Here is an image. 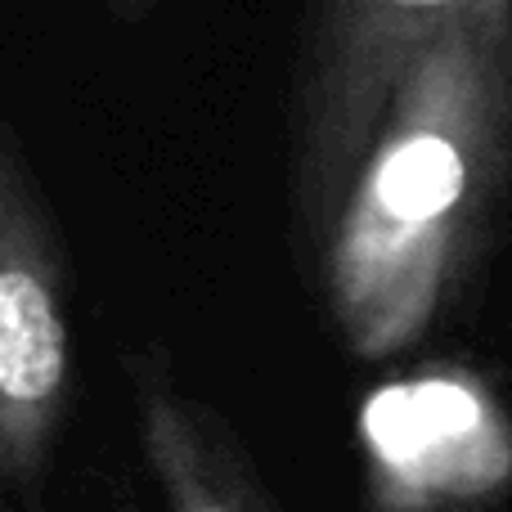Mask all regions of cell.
<instances>
[{
    "mask_svg": "<svg viewBox=\"0 0 512 512\" xmlns=\"http://www.w3.org/2000/svg\"><path fill=\"white\" fill-rule=\"evenodd\" d=\"M512 198V0L445 27L396 86L301 274L328 337L382 364L423 346L481 274Z\"/></svg>",
    "mask_w": 512,
    "mask_h": 512,
    "instance_id": "1",
    "label": "cell"
},
{
    "mask_svg": "<svg viewBox=\"0 0 512 512\" xmlns=\"http://www.w3.org/2000/svg\"><path fill=\"white\" fill-rule=\"evenodd\" d=\"M499 0H297L283 108V221L297 279L324 248L351 176L423 50Z\"/></svg>",
    "mask_w": 512,
    "mask_h": 512,
    "instance_id": "2",
    "label": "cell"
},
{
    "mask_svg": "<svg viewBox=\"0 0 512 512\" xmlns=\"http://www.w3.org/2000/svg\"><path fill=\"white\" fill-rule=\"evenodd\" d=\"M77 270L18 131L0 117V508L41 512L77 400Z\"/></svg>",
    "mask_w": 512,
    "mask_h": 512,
    "instance_id": "3",
    "label": "cell"
},
{
    "mask_svg": "<svg viewBox=\"0 0 512 512\" xmlns=\"http://www.w3.org/2000/svg\"><path fill=\"white\" fill-rule=\"evenodd\" d=\"M364 445L382 512L463 508L512 477L508 418L468 373L382 387L364 405Z\"/></svg>",
    "mask_w": 512,
    "mask_h": 512,
    "instance_id": "4",
    "label": "cell"
},
{
    "mask_svg": "<svg viewBox=\"0 0 512 512\" xmlns=\"http://www.w3.org/2000/svg\"><path fill=\"white\" fill-rule=\"evenodd\" d=\"M122 378L135 450L162 512H283L243 432L189 387L167 346H131Z\"/></svg>",
    "mask_w": 512,
    "mask_h": 512,
    "instance_id": "5",
    "label": "cell"
},
{
    "mask_svg": "<svg viewBox=\"0 0 512 512\" xmlns=\"http://www.w3.org/2000/svg\"><path fill=\"white\" fill-rule=\"evenodd\" d=\"M99 5H104L122 27H140V23H149L153 9H158L162 0H99Z\"/></svg>",
    "mask_w": 512,
    "mask_h": 512,
    "instance_id": "6",
    "label": "cell"
}]
</instances>
